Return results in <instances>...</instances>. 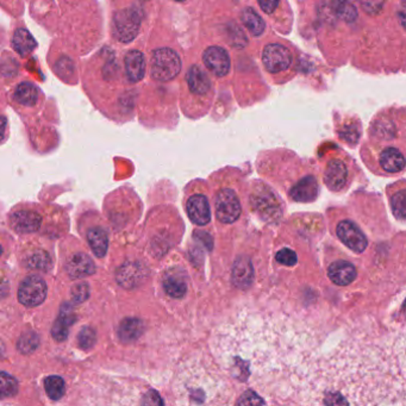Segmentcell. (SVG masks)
Returning a JSON list of instances; mask_svg holds the SVG:
<instances>
[{"label":"cell","instance_id":"cell-1","mask_svg":"<svg viewBox=\"0 0 406 406\" xmlns=\"http://www.w3.org/2000/svg\"><path fill=\"white\" fill-rule=\"evenodd\" d=\"M183 404H224L228 403V384L216 373L210 372L198 357L183 364Z\"/></svg>","mask_w":406,"mask_h":406},{"label":"cell","instance_id":"cell-2","mask_svg":"<svg viewBox=\"0 0 406 406\" xmlns=\"http://www.w3.org/2000/svg\"><path fill=\"white\" fill-rule=\"evenodd\" d=\"M181 69V61L176 51L161 48L153 53L151 61V74L158 81H169L176 78Z\"/></svg>","mask_w":406,"mask_h":406},{"label":"cell","instance_id":"cell-3","mask_svg":"<svg viewBox=\"0 0 406 406\" xmlns=\"http://www.w3.org/2000/svg\"><path fill=\"white\" fill-rule=\"evenodd\" d=\"M141 26L139 13L134 9L118 11L113 17V35L119 42H131Z\"/></svg>","mask_w":406,"mask_h":406},{"label":"cell","instance_id":"cell-4","mask_svg":"<svg viewBox=\"0 0 406 406\" xmlns=\"http://www.w3.org/2000/svg\"><path fill=\"white\" fill-rule=\"evenodd\" d=\"M214 209L218 221L224 224H231L237 221L242 212L239 198L230 189H224L218 192L217 197L214 198Z\"/></svg>","mask_w":406,"mask_h":406},{"label":"cell","instance_id":"cell-5","mask_svg":"<svg viewBox=\"0 0 406 406\" xmlns=\"http://www.w3.org/2000/svg\"><path fill=\"white\" fill-rule=\"evenodd\" d=\"M46 284L42 278L31 276L24 279L18 289V299L26 307L41 305L46 298Z\"/></svg>","mask_w":406,"mask_h":406},{"label":"cell","instance_id":"cell-6","mask_svg":"<svg viewBox=\"0 0 406 406\" xmlns=\"http://www.w3.org/2000/svg\"><path fill=\"white\" fill-rule=\"evenodd\" d=\"M336 234L344 244L357 254L366 251V248L369 246L367 237L364 236L360 228L352 221L346 219L339 223L336 229Z\"/></svg>","mask_w":406,"mask_h":406},{"label":"cell","instance_id":"cell-7","mask_svg":"<svg viewBox=\"0 0 406 406\" xmlns=\"http://www.w3.org/2000/svg\"><path fill=\"white\" fill-rule=\"evenodd\" d=\"M264 67L271 73H280L285 71L292 63L291 51L281 44H268L262 53Z\"/></svg>","mask_w":406,"mask_h":406},{"label":"cell","instance_id":"cell-8","mask_svg":"<svg viewBox=\"0 0 406 406\" xmlns=\"http://www.w3.org/2000/svg\"><path fill=\"white\" fill-rule=\"evenodd\" d=\"M204 63L214 76H226L230 69V58L226 49L221 46H210L203 55Z\"/></svg>","mask_w":406,"mask_h":406},{"label":"cell","instance_id":"cell-9","mask_svg":"<svg viewBox=\"0 0 406 406\" xmlns=\"http://www.w3.org/2000/svg\"><path fill=\"white\" fill-rule=\"evenodd\" d=\"M186 211L189 219L197 226H206L211 221L209 201L204 194H196L189 198Z\"/></svg>","mask_w":406,"mask_h":406},{"label":"cell","instance_id":"cell-10","mask_svg":"<svg viewBox=\"0 0 406 406\" xmlns=\"http://www.w3.org/2000/svg\"><path fill=\"white\" fill-rule=\"evenodd\" d=\"M347 166L341 160H331L324 173V183L332 192H339L347 184Z\"/></svg>","mask_w":406,"mask_h":406},{"label":"cell","instance_id":"cell-11","mask_svg":"<svg viewBox=\"0 0 406 406\" xmlns=\"http://www.w3.org/2000/svg\"><path fill=\"white\" fill-rule=\"evenodd\" d=\"M328 276L335 285L337 286H348L352 284L353 281L355 280L357 277V272L354 264L341 260V261H335L328 268Z\"/></svg>","mask_w":406,"mask_h":406},{"label":"cell","instance_id":"cell-12","mask_svg":"<svg viewBox=\"0 0 406 406\" xmlns=\"http://www.w3.org/2000/svg\"><path fill=\"white\" fill-rule=\"evenodd\" d=\"M319 183L316 180V178L307 176L294 185L289 192V196L298 203H310L319 197Z\"/></svg>","mask_w":406,"mask_h":406},{"label":"cell","instance_id":"cell-13","mask_svg":"<svg viewBox=\"0 0 406 406\" xmlns=\"http://www.w3.org/2000/svg\"><path fill=\"white\" fill-rule=\"evenodd\" d=\"M10 222L15 230L28 234L40 229L42 218L34 211H18L11 216Z\"/></svg>","mask_w":406,"mask_h":406},{"label":"cell","instance_id":"cell-14","mask_svg":"<svg viewBox=\"0 0 406 406\" xmlns=\"http://www.w3.org/2000/svg\"><path fill=\"white\" fill-rule=\"evenodd\" d=\"M66 271L69 277L73 279H80V278L92 276L93 273L96 272V266L87 255L76 254L68 260Z\"/></svg>","mask_w":406,"mask_h":406},{"label":"cell","instance_id":"cell-15","mask_svg":"<svg viewBox=\"0 0 406 406\" xmlns=\"http://www.w3.org/2000/svg\"><path fill=\"white\" fill-rule=\"evenodd\" d=\"M126 73L131 83H139L146 73L144 55L139 51H131L126 55Z\"/></svg>","mask_w":406,"mask_h":406},{"label":"cell","instance_id":"cell-16","mask_svg":"<svg viewBox=\"0 0 406 406\" xmlns=\"http://www.w3.org/2000/svg\"><path fill=\"white\" fill-rule=\"evenodd\" d=\"M164 289L168 296L176 299H180L187 292V282L183 273L179 269L169 271L164 278Z\"/></svg>","mask_w":406,"mask_h":406},{"label":"cell","instance_id":"cell-17","mask_svg":"<svg viewBox=\"0 0 406 406\" xmlns=\"http://www.w3.org/2000/svg\"><path fill=\"white\" fill-rule=\"evenodd\" d=\"M187 84L194 94H206L211 87V81L205 71L198 66H192L187 73Z\"/></svg>","mask_w":406,"mask_h":406},{"label":"cell","instance_id":"cell-18","mask_svg":"<svg viewBox=\"0 0 406 406\" xmlns=\"http://www.w3.org/2000/svg\"><path fill=\"white\" fill-rule=\"evenodd\" d=\"M380 164L386 172L398 173L405 167V160L402 153L396 148H387L381 153Z\"/></svg>","mask_w":406,"mask_h":406},{"label":"cell","instance_id":"cell-19","mask_svg":"<svg viewBox=\"0 0 406 406\" xmlns=\"http://www.w3.org/2000/svg\"><path fill=\"white\" fill-rule=\"evenodd\" d=\"M253 279V267L251 261L247 257H241L236 261L234 269H232V280L235 284L244 289L251 284Z\"/></svg>","mask_w":406,"mask_h":406},{"label":"cell","instance_id":"cell-20","mask_svg":"<svg viewBox=\"0 0 406 406\" xmlns=\"http://www.w3.org/2000/svg\"><path fill=\"white\" fill-rule=\"evenodd\" d=\"M37 46L33 35L26 29H17L15 31L12 38V46L15 51H17L21 56H26L34 51Z\"/></svg>","mask_w":406,"mask_h":406},{"label":"cell","instance_id":"cell-21","mask_svg":"<svg viewBox=\"0 0 406 406\" xmlns=\"http://www.w3.org/2000/svg\"><path fill=\"white\" fill-rule=\"evenodd\" d=\"M87 239L90 246H91V249L98 257H103L106 254L109 239H108V234H106V231L104 229H101V228L90 229Z\"/></svg>","mask_w":406,"mask_h":406},{"label":"cell","instance_id":"cell-22","mask_svg":"<svg viewBox=\"0 0 406 406\" xmlns=\"http://www.w3.org/2000/svg\"><path fill=\"white\" fill-rule=\"evenodd\" d=\"M76 317L73 316V312L71 310H61L59 317L55 322L54 327H53V337H54L58 342H62L67 339L68 332H69V327L74 323Z\"/></svg>","mask_w":406,"mask_h":406},{"label":"cell","instance_id":"cell-23","mask_svg":"<svg viewBox=\"0 0 406 406\" xmlns=\"http://www.w3.org/2000/svg\"><path fill=\"white\" fill-rule=\"evenodd\" d=\"M15 101L24 106H34L38 101V90L31 83H22L15 91Z\"/></svg>","mask_w":406,"mask_h":406},{"label":"cell","instance_id":"cell-24","mask_svg":"<svg viewBox=\"0 0 406 406\" xmlns=\"http://www.w3.org/2000/svg\"><path fill=\"white\" fill-rule=\"evenodd\" d=\"M143 324L139 319H128L123 321L119 327V337L124 342H130L137 339L142 334Z\"/></svg>","mask_w":406,"mask_h":406},{"label":"cell","instance_id":"cell-25","mask_svg":"<svg viewBox=\"0 0 406 406\" xmlns=\"http://www.w3.org/2000/svg\"><path fill=\"white\" fill-rule=\"evenodd\" d=\"M242 22L246 28L251 31V35L260 36L264 33V23L262 18L260 17L259 15L251 8H247L243 11Z\"/></svg>","mask_w":406,"mask_h":406},{"label":"cell","instance_id":"cell-26","mask_svg":"<svg viewBox=\"0 0 406 406\" xmlns=\"http://www.w3.org/2000/svg\"><path fill=\"white\" fill-rule=\"evenodd\" d=\"M331 8L334 10V12L339 18H342L344 21L352 23V22L355 21L356 18H357V10L348 0H332Z\"/></svg>","mask_w":406,"mask_h":406},{"label":"cell","instance_id":"cell-27","mask_svg":"<svg viewBox=\"0 0 406 406\" xmlns=\"http://www.w3.org/2000/svg\"><path fill=\"white\" fill-rule=\"evenodd\" d=\"M44 389H46L48 397L53 400H59L65 394L66 386H65L62 378L51 375V377L46 378V381H44Z\"/></svg>","mask_w":406,"mask_h":406},{"label":"cell","instance_id":"cell-28","mask_svg":"<svg viewBox=\"0 0 406 406\" xmlns=\"http://www.w3.org/2000/svg\"><path fill=\"white\" fill-rule=\"evenodd\" d=\"M17 391V380L8 373L0 372V399L12 397Z\"/></svg>","mask_w":406,"mask_h":406},{"label":"cell","instance_id":"cell-29","mask_svg":"<svg viewBox=\"0 0 406 406\" xmlns=\"http://www.w3.org/2000/svg\"><path fill=\"white\" fill-rule=\"evenodd\" d=\"M38 344H40L38 336L35 334L34 331H28L26 334H23L18 341V350L24 353V354H29V353L36 350Z\"/></svg>","mask_w":406,"mask_h":406},{"label":"cell","instance_id":"cell-30","mask_svg":"<svg viewBox=\"0 0 406 406\" xmlns=\"http://www.w3.org/2000/svg\"><path fill=\"white\" fill-rule=\"evenodd\" d=\"M391 208L398 219L405 218V189H402L391 198Z\"/></svg>","mask_w":406,"mask_h":406},{"label":"cell","instance_id":"cell-31","mask_svg":"<svg viewBox=\"0 0 406 406\" xmlns=\"http://www.w3.org/2000/svg\"><path fill=\"white\" fill-rule=\"evenodd\" d=\"M78 342L83 349H90L96 344V332L92 328H84L78 336Z\"/></svg>","mask_w":406,"mask_h":406},{"label":"cell","instance_id":"cell-32","mask_svg":"<svg viewBox=\"0 0 406 406\" xmlns=\"http://www.w3.org/2000/svg\"><path fill=\"white\" fill-rule=\"evenodd\" d=\"M276 260L279 264H285V266H294L297 264L298 256L296 251L289 249V248H284V249L278 251Z\"/></svg>","mask_w":406,"mask_h":406},{"label":"cell","instance_id":"cell-33","mask_svg":"<svg viewBox=\"0 0 406 406\" xmlns=\"http://www.w3.org/2000/svg\"><path fill=\"white\" fill-rule=\"evenodd\" d=\"M236 404L237 405H262V404H266V400H264V398L260 397L259 394H256L254 391L248 389L236 402Z\"/></svg>","mask_w":406,"mask_h":406},{"label":"cell","instance_id":"cell-34","mask_svg":"<svg viewBox=\"0 0 406 406\" xmlns=\"http://www.w3.org/2000/svg\"><path fill=\"white\" fill-rule=\"evenodd\" d=\"M90 297V286L85 282L78 284L71 289V299L73 302L81 304L84 303L87 298Z\"/></svg>","mask_w":406,"mask_h":406},{"label":"cell","instance_id":"cell-35","mask_svg":"<svg viewBox=\"0 0 406 406\" xmlns=\"http://www.w3.org/2000/svg\"><path fill=\"white\" fill-rule=\"evenodd\" d=\"M361 6L369 15H378L380 12L385 0H360Z\"/></svg>","mask_w":406,"mask_h":406},{"label":"cell","instance_id":"cell-36","mask_svg":"<svg viewBox=\"0 0 406 406\" xmlns=\"http://www.w3.org/2000/svg\"><path fill=\"white\" fill-rule=\"evenodd\" d=\"M257 1H259L260 8L264 10V12L272 13L277 9L280 0H257Z\"/></svg>","mask_w":406,"mask_h":406},{"label":"cell","instance_id":"cell-37","mask_svg":"<svg viewBox=\"0 0 406 406\" xmlns=\"http://www.w3.org/2000/svg\"><path fill=\"white\" fill-rule=\"evenodd\" d=\"M6 126H8V119L4 116H0V142L4 139Z\"/></svg>","mask_w":406,"mask_h":406},{"label":"cell","instance_id":"cell-38","mask_svg":"<svg viewBox=\"0 0 406 406\" xmlns=\"http://www.w3.org/2000/svg\"><path fill=\"white\" fill-rule=\"evenodd\" d=\"M1 253H3V248L0 246V255H1Z\"/></svg>","mask_w":406,"mask_h":406},{"label":"cell","instance_id":"cell-39","mask_svg":"<svg viewBox=\"0 0 406 406\" xmlns=\"http://www.w3.org/2000/svg\"><path fill=\"white\" fill-rule=\"evenodd\" d=\"M176 1H184V0H176Z\"/></svg>","mask_w":406,"mask_h":406}]
</instances>
